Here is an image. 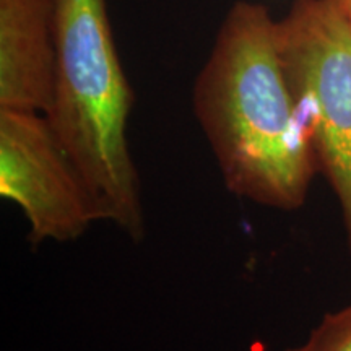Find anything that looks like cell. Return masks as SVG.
<instances>
[{"label": "cell", "mask_w": 351, "mask_h": 351, "mask_svg": "<svg viewBox=\"0 0 351 351\" xmlns=\"http://www.w3.org/2000/svg\"><path fill=\"white\" fill-rule=\"evenodd\" d=\"M192 101L228 191L283 212L304 204L317 160L265 7L230 8Z\"/></svg>", "instance_id": "cell-1"}, {"label": "cell", "mask_w": 351, "mask_h": 351, "mask_svg": "<svg viewBox=\"0 0 351 351\" xmlns=\"http://www.w3.org/2000/svg\"><path fill=\"white\" fill-rule=\"evenodd\" d=\"M134 93L104 0H57L56 82L46 119L91 187L104 221L145 234L140 179L129 142Z\"/></svg>", "instance_id": "cell-2"}, {"label": "cell", "mask_w": 351, "mask_h": 351, "mask_svg": "<svg viewBox=\"0 0 351 351\" xmlns=\"http://www.w3.org/2000/svg\"><path fill=\"white\" fill-rule=\"evenodd\" d=\"M276 46L351 252V26L335 0H295L276 21Z\"/></svg>", "instance_id": "cell-3"}, {"label": "cell", "mask_w": 351, "mask_h": 351, "mask_svg": "<svg viewBox=\"0 0 351 351\" xmlns=\"http://www.w3.org/2000/svg\"><path fill=\"white\" fill-rule=\"evenodd\" d=\"M0 194L23 212L32 244L75 241L104 221L98 199L44 114L0 109Z\"/></svg>", "instance_id": "cell-4"}, {"label": "cell", "mask_w": 351, "mask_h": 351, "mask_svg": "<svg viewBox=\"0 0 351 351\" xmlns=\"http://www.w3.org/2000/svg\"><path fill=\"white\" fill-rule=\"evenodd\" d=\"M56 25L57 0H0V109L49 111Z\"/></svg>", "instance_id": "cell-5"}, {"label": "cell", "mask_w": 351, "mask_h": 351, "mask_svg": "<svg viewBox=\"0 0 351 351\" xmlns=\"http://www.w3.org/2000/svg\"><path fill=\"white\" fill-rule=\"evenodd\" d=\"M288 351H351V304L324 315L304 343Z\"/></svg>", "instance_id": "cell-6"}, {"label": "cell", "mask_w": 351, "mask_h": 351, "mask_svg": "<svg viewBox=\"0 0 351 351\" xmlns=\"http://www.w3.org/2000/svg\"><path fill=\"white\" fill-rule=\"evenodd\" d=\"M335 3L339 5L341 13H343V16L348 20L351 26V0H335Z\"/></svg>", "instance_id": "cell-7"}]
</instances>
